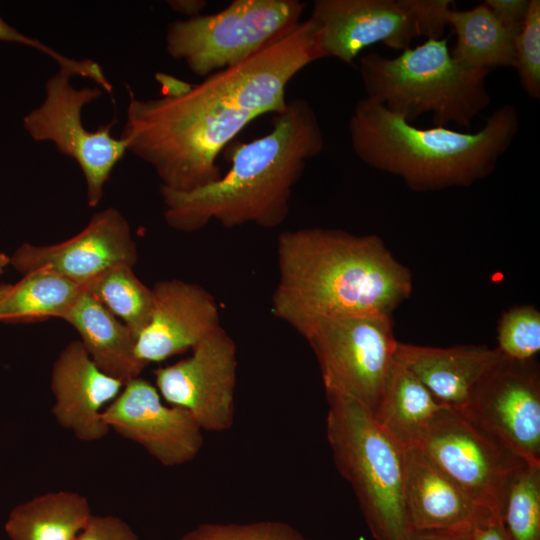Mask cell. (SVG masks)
Returning <instances> with one entry per match:
<instances>
[{"label":"cell","instance_id":"1","mask_svg":"<svg viewBox=\"0 0 540 540\" xmlns=\"http://www.w3.org/2000/svg\"><path fill=\"white\" fill-rule=\"evenodd\" d=\"M273 315L303 336L330 317L393 314L412 292L410 270L377 235L311 227L277 239Z\"/></svg>","mask_w":540,"mask_h":540},{"label":"cell","instance_id":"2","mask_svg":"<svg viewBox=\"0 0 540 540\" xmlns=\"http://www.w3.org/2000/svg\"><path fill=\"white\" fill-rule=\"evenodd\" d=\"M275 115L268 134L234 150L231 168L218 181L188 192L160 188L170 228L189 233L215 221L226 228L273 229L286 220L293 188L307 162L322 152L324 137L305 99L290 100Z\"/></svg>","mask_w":540,"mask_h":540},{"label":"cell","instance_id":"3","mask_svg":"<svg viewBox=\"0 0 540 540\" xmlns=\"http://www.w3.org/2000/svg\"><path fill=\"white\" fill-rule=\"evenodd\" d=\"M516 107L494 110L476 132L419 128L368 98L354 107L348 128L352 149L366 165L400 177L416 192L469 186L489 176L513 143Z\"/></svg>","mask_w":540,"mask_h":540},{"label":"cell","instance_id":"4","mask_svg":"<svg viewBox=\"0 0 540 540\" xmlns=\"http://www.w3.org/2000/svg\"><path fill=\"white\" fill-rule=\"evenodd\" d=\"M257 117L209 75L179 96L130 93L120 138L155 170L161 187L188 192L222 177L218 155Z\"/></svg>","mask_w":540,"mask_h":540},{"label":"cell","instance_id":"5","mask_svg":"<svg viewBox=\"0 0 540 540\" xmlns=\"http://www.w3.org/2000/svg\"><path fill=\"white\" fill-rule=\"evenodd\" d=\"M366 98L412 123L430 113L435 126L469 131L491 103L489 71L470 70L451 55L447 38H428L396 57L367 53L359 61Z\"/></svg>","mask_w":540,"mask_h":540},{"label":"cell","instance_id":"6","mask_svg":"<svg viewBox=\"0 0 540 540\" xmlns=\"http://www.w3.org/2000/svg\"><path fill=\"white\" fill-rule=\"evenodd\" d=\"M327 440L375 540H412L405 505V448L361 404L326 394Z\"/></svg>","mask_w":540,"mask_h":540},{"label":"cell","instance_id":"7","mask_svg":"<svg viewBox=\"0 0 540 540\" xmlns=\"http://www.w3.org/2000/svg\"><path fill=\"white\" fill-rule=\"evenodd\" d=\"M298 0H234L223 10L169 23L166 50L198 76L235 66L301 20Z\"/></svg>","mask_w":540,"mask_h":540},{"label":"cell","instance_id":"8","mask_svg":"<svg viewBox=\"0 0 540 540\" xmlns=\"http://www.w3.org/2000/svg\"><path fill=\"white\" fill-rule=\"evenodd\" d=\"M302 337L315 354L325 393L351 399L374 414L398 345L392 315L325 318Z\"/></svg>","mask_w":540,"mask_h":540},{"label":"cell","instance_id":"9","mask_svg":"<svg viewBox=\"0 0 540 540\" xmlns=\"http://www.w3.org/2000/svg\"><path fill=\"white\" fill-rule=\"evenodd\" d=\"M451 0H316L310 18L322 57L351 64L378 42L404 51L418 37L441 38Z\"/></svg>","mask_w":540,"mask_h":540},{"label":"cell","instance_id":"10","mask_svg":"<svg viewBox=\"0 0 540 540\" xmlns=\"http://www.w3.org/2000/svg\"><path fill=\"white\" fill-rule=\"evenodd\" d=\"M72 77L62 69L51 75L44 85L42 103L24 116L23 126L33 140L52 142L60 153L79 165L88 205L95 207L114 167L127 152V144L111 135L115 119L96 131L85 129L82 110L101 97L103 90L97 86L75 88Z\"/></svg>","mask_w":540,"mask_h":540},{"label":"cell","instance_id":"11","mask_svg":"<svg viewBox=\"0 0 540 540\" xmlns=\"http://www.w3.org/2000/svg\"><path fill=\"white\" fill-rule=\"evenodd\" d=\"M414 447L477 505L499 518L508 481L526 462L454 410L437 419Z\"/></svg>","mask_w":540,"mask_h":540},{"label":"cell","instance_id":"12","mask_svg":"<svg viewBox=\"0 0 540 540\" xmlns=\"http://www.w3.org/2000/svg\"><path fill=\"white\" fill-rule=\"evenodd\" d=\"M154 376L160 396L187 410L202 430L222 432L232 427L237 348L222 326L201 339L189 357L155 369Z\"/></svg>","mask_w":540,"mask_h":540},{"label":"cell","instance_id":"13","mask_svg":"<svg viewBox=\"0 0 540 540\" xmlns=\"http://www.w3.org/2000/svg\"><path fill=\"white\" fill-rule=\"evenodd\" d=\"M504 448L540 463V374L536 359L504 357L478 384L461 412Z\"/></svg>","mask_w":540,"mask_h":540},{"label":"cell","instance_id":"14","mask_svg":"<svg viewBox=\"0 0 540 540\" xmlns=\"http://www.w3.org/2000/svg\"><path fill=\"white\" fill-rule=\"evenodd\" d=\"M102 420L164 466L192 461L203 445V430L192 415L181 407L164 405L157 388L142 377L124 384L103 410Z\"/></svg>","mask_w":540,"mask_h":540},{"label":"cell","instance_id":"15","mask_svg":"<svg viewBox=\"0 0 540 540\" xmlns=\"http://www.w3.org/2000/svg\"><path fill=\"white\" fill-rule=\"evenodd\" d=\"M138 260L137 247L125 217L114 207L92 216L75 236L50 245H21L10 264L23 275L48 268L83 288L109 267Z\"/></svg>","mask_w":540,"mask_h":540},{"label":"cell","instance_id":"16","mask_svg":"<svg viewBox=\"0 0 540 540\" xmlns=\"http://www.w3.org/2000/svg\"><path fill=\"white\" fill-rule=\"evenodd\" d=\"M151 289L150 318L135 345L136 357L145 366L191 350L221 326L218 304L202 286L170 279Z\"/></svg>","mask_w":540,"mask_h":540},{"label":"cell","instance_id":"17","mask_svg":"<svg viewBox=\"0 0 540 540\" xmlns=\"http://www.w3.org/2000/svg\"><path fill=\"white\" fill-rule=\"evenodd\" d=\"M123 386L122 381L97 367L80 340H73L60 351L52 365L53 416L78 440L99 441L110 430L102 420V412Z\"/></svg>","mask_w":540,"mask_h":540},{"label":"cell","instance_id":"18","mask_svg":"<svg viewBox=\"0 0 540 540\" xmlns=\"http://www.w3.org/2000/svg\"><path fill=\"white\" fill-rule=\"evenodd\" d=\"M405 505L414 533L470 535L479 523L499 518L477 505L418 448H405Z\"/></svg>","mask_w":540,"mask_h":540},{"label":"cell","instance_id":"19","mask_svg":"<svg viewBox=\"0 0 540 540\" xmlns=\"http://www.w3.org/2000/svg\"><path fill=\"white\" fill-rule=\"evenodd\" d=\"M396 359L445 406L461 412L475 388L504 358L484 345L430 347L398 342Z\"/></svg>","mask_w":540,"mask_h":540},{"label":"cell","instance_id":"20","mask_svg":"<svg viewBox=\"0 0 540 540\" xmlns=\"http://www.w3.org/2000/svg\"><path fill=\"white\" fill-rule=\"evenodd\" d=\"M79 334L92 361L124 384L146 367L135 354L136 336L96 298L82 291L62 318Z\"/></svg>","mask_w":540,"mask_h":540},{"label":"cell","instance_id":"21","mask_svg":"<svg viewBox=\"0 0 540 540\" xmlns=\"http://www.w3.org/2000/svg\"><path fill=\"white\" fill-rule=\"evenodd\" d=\"M449 410L395 357L373 416L397 442L409 448Z\"/></svg>","mask_w":540,"mask_h":540},{"label":"cell","instance_id":"22","mask_svg":"<svg viewBox=\"0 0 540 540\" xmlns=\"http://www.w3.org/2000/svg\"><path fill=\"white\" fill-rule=\"evenodd\" d=\"M446 19L455 35L450 52L459 64L489 72L499 67L514 68V43L520 31L505 27L484 3L467 10L452 7Z\"/></svg>","mask_w":540,"mask_h":540},{"label":"cell","instance_id":"23","mask_svg":"<svg viewBox=\"0 0 540 540\" xmlns=\"http://www.w3.org/2000/svg\"><path fill=\"white\" fill-rule=\"evenodd\" d=\"M91 517L84 495L61 490L14 507L4 529L10 540H75Z\"/></svg>","mask_w":540,"mask_h":540},{"label":"cell","instance_id":"24","mask_svg":"<svg viewBox=\"0 0 540 540\" xmlns=\"http://www.w3.org/2000/svg\"><path fill=\"white\" fill-rule=\"evenodd\" d=\"M83 289L48 268L27 272L0 301V321L62 319Z\"/></svg>","mask_w":540,"mask_h":540},{"label":"cell","instance_id":"25","mask_svg":"<svg viewBox=\"0 0 540 540\" xmlns=\"http://www.w3.org/2000/svg\"><path fill=\"white\" fill-rule=\"evenodd\" d=\"M134 266L115 264L82 289L121 320L136 336L147 325L153 303L152 289L135 274Z\"/></svg>","mask_w":540,"mask_h":540},{"label":"cell","instance_id":"26","mask_svg":"<svg viewBox=\"0 0 540 540\" xmlns=\"http://www.w3.org/2000/svg\"><path fill=\"white\" fill-rule=\"evenodd\" d=\"M501 522L511 540H540V463H523L504 491Z\"/></svg>","mask_w":540,"mask_h":540},{"label":"cell","instance_id":"27","mask_svg":"<svg viewBox=\"0 0 540 540\" xmlns=\"http://www.w3.org/2000/svg\"><path fill=\"white\" fill-rule=\"evenodd\" d=\"M497 339V348L504 357L515 361L535 359L540 351V312L530 305L504 312L498 324Z\"/></svg>","mask_w":540,"mask_h":540},{"label":"cell","instance_id":"28","mask_svg":"<svg viewBox=\"0 0 540 540\" xmlns=\"http://www.w3.org/2000/svg\"><path fill=\"white\" fill-rule=\"evenodd\" d=\"M178 540H310L296 528L278 520L249 523H201Z\"/></svg>","mask_w":540,"mask_h":540},{"label":"cell","instance_id":"29","mask_svg":"<svg viewBox=\"0 0 540 540\" xmlns=\"http://www.w3.org/2000/svg\"><path fill=\"white\" fill-rule=\"evenodd\" d=\"M520 85L530 97L540 98V1L529 0L524 24L514 43Z\"/></svg>","mask_w":540,"mask_h":540},{"label":"cell","instance_id":"30","mask_svg":"<svg viewBox=\"0 0 540 540\" xmlns=\"http://www.w3.org/2000/svg\"><path fill=\"white\" fill-rule=\"evenodd\" d=\"M0 41L14 42L27 47L37 49L41 53L52 58L59 66V69L65 70L74 76H82L87 70V63L83 59H74L67 57L53 48L47 46L36 38L29 37L16 28L8 24L0 16Z\"/></svg>","mask_w":540,"mask_h":540},{"label":"cell","instance_id":"31","mask_svg":"<svg viewBox=\"0 0 540 540\" xmlns=\"http://www.w3.org/2000/svg\"><path fill=\"white\" fill-rule=\"evenodd\" d=\"M75 540H140V538L119 517L112 515H92Z\"/></svg>","mask_w":540,"mask_h":540},{"label":"cell","instance_id":"32","mask_svg":"<svg viewBox=\"0 0 540 540\" xmlns=\"http://www.w3.org/2000/svg\"><path fill=\"white\" fill-rule=\"evenodd\" d=\"M507 28L520 31L529 9V0H486L483 2Z\"/></svg>","mask_w":540,"mask_h":540},{"label":"cell","instance_id":"33","mask_svg":"<svg viewBox=\"0 0 540 540\" xmlns=\"http://www.w3.org/2000/svg\"><path fill=\"white\" fill-rule=\"evenodd\" d=\"M470 540H511L500 518L483 521L475 526Z\"/></svg>","mask_w":540,"mask_h":540},{"label":"cell","instance_id":"34","mask_svg":"<svg viewBox=\"0 0 540 540\" xmlns=\"http://www.w3.org/2000/svg\"><path fill=\"white\" fill-rule=\"evenodd\" d=\"M167 4L173 11L187 15L189 18L199 16L207 6L205 0H169Z\"/></svg>","mask_w":540,"mask_h":540},{"label":"cell","instance_id":"35","mask_svg":"<svg viewBox=\"0 0 540 540\" xmlns=\"http://www.w3.org/2000/svg\"><path fill=\"white\" fill-rule=\"evenodd\" d=\"M156 79L161 83L163 88V96H179L185 93L191 84L176 79L170 75L157 73Z\"/></svg>","mask_w":540,"mask_h":540},{"label":"cell","instance_id":"36","mask_svg":"<svg viewBox=\"0 0 540 540\" xmlns=\"http://www.w3.org/2000/svg\"><path fill=\"white\" fill-rule=\"evenodd\" d=\"M412 540H470V535L452 533H414Z\"/></svg>","mask_w":540,"mask_h":540},{"label":"cell","instance_id":"37","mask_svg":"<svg viewBox=\"0 0 540 540\" xmlns=\"http://www.w3.org/2000/svg\"><path fill=\"white\" fill-rule=\"evenodd\" d=\"M8 264H10V257L0 252V275L4 272Z\"/></svg>","mask_w":540,"mask_h":540},{"label":"cell","instance_id":"38","mask_svg":"<svg viewBox=\"0 0 540 540\" xmlns=\"http://www.w3.org/2000/svg\"><path fill=\"white\" fill-rule=\"evenodd\" d=\"M10 284H1L0 285V301L4 298V296L7 294Z\"/></svg>","mask_w":540,"mask_h":540}]
</instances>
